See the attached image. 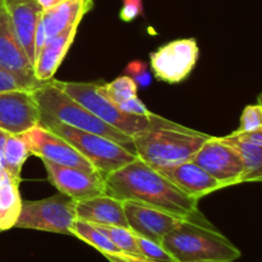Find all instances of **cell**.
<instances>
[{"instance_id": "6da1fadb", "label": "cell", "mask_w": 262, "mask_h": 262, "mask_svg": "<svg viewBox=\"0 0 262 262\" xmlns=\"http://www.w3.org/2000/svg\"><path fill=\"white\" fill-rule=\"evenodd\" d=\"M106 194L120 201H135L181 219L206 223L199 211L200 200L184 193L160 171L141 159L105 177Z\"/></svg>"}, {"instance_id": "7a4b0ae2", "label": "cell", "mask_w": 262, "mask_h": 262, "mask_svg": "<svg viewBox=\"0 0 262 262\" xmlns=\"http://www.w3.org/2000/svg\"><path fill=\"white\" fill-rule=\"evenodd\" d=\"M210 137L211 136L158 117L154 125L133 137V142L138 159L161 171L192 160Z\"/></svg>"}, {"instance_id": "3957f363", "label": "cell", "mask_w": 262, "mask_h": 262, "mask_svg": "<svg viewBox=\"0 0 262 262\" xmlns=\"http://www.w3.org/2000/svg\"><path fill=\"white\" fill-rule=\"evenodd\" d=\"M161 246L176 262H233L241 251L209 222L182 219Z\"/></svg>"}, {"instance_id": "277c9868", "label": "cell", "mask_w": 262, "mask_h": 262, "mask_svg": "<svg viewBox=\"0 0 262 262\" xmlns=\"http://www.w3.org/2000/svg\"><path fill=\"white\" fill-rule=\"evenodd\" d=\"M33 95L37 101L41 113L50 115L77 129L87 130L104 136L136 155L133 137L120 132L117 128L106 124L104 120L90 112L89 109L77 102L73 97L61 91L51 81L43 82L33 90Z\"/></svg>"}, {"instance_id": "5b68a950", "label": "cell", "mask_w": 262, "mask_h": 262, "mask_svg": "<svg viewBox=\"0 0 262 262\" xmlns=\"http://www.w3.org/2000/svg\"><path fill=\"white\" fill-rule=\"evenodd\" d=\"M38 125L63 137L104 177L138 159L137 155L104 136L77 129L45 113L40 112Z\"/></svg>"}, {"instance_id": "8992f818", "label": "cell", "mask_w": 262, "mask_h": 262, "mask_svg": "<svg viewBox=\"0 0 262 262\" xmlns=\"http://www.w3.org/2000/svg\"><path fill=\"white\" fill-rule=\"evenodd\" d=\"M50 81L61 91L73 97L77 102L94 113L96 117L104 120L106 124L117 128L130 137H135L136 135L154 125L159 117L154 113L147 115H135L122 112L102 94L100 82H63L59 79Z\"/></svg>"}, {"instance_id": "52a82bcc", "label": "cell", "mask_w": 262, "mask_h": 262, "mask_svg": "<svg viewBox=\"0 0 262 262\" xmlns=\"http://www.w3.org/2000/svg\"><path fill=\"white\" fill-rule=\"evenodd\" d=\"M76 220V201L58 193L40 201H23L15 228L72 235Z\"/></svg>"}, {"instance_id": "ba28073f", "label": "cell", "mask_w": 262, "mask_h": 262, "mask_svg": "<svg viewBox=\"0 0 262 262\" xmlns=\"http://www.w3.org/2000/svg\"><path fill=\"white\" fill-rule=\"evenodd\" d=\"M200 49L194 38H179L150 54L152 73L159 81L181 83L193 71Z\"/></svg>"}, {"instance_id": "9c48e42d", "label": "cell", "mask_w": 262, "mask_h": 262, "mask_svg": "<svg viewBox=\"0 0 262 262\" xmlns=\"http://www.w3.org/2000/svg\"><path fill=\"white\" fill-rule=\"evenodd\" d=\"M223 187L242 183L245 166L239 154L222 137H210L199 148L192 160Z\"/></svg>"}, {"instance_id": "30bf717a", "label": "cell", "mask_w": 262, "mask_h": 262, "mask_svg": "<svg viewBox=\"0 0 262 262\" xmlns=\"http://www.w3.org/2000/svg\"><path fill=\"white\" fill-rule=\"evenodd\" d=\"M42 161L49 182L60 193L67 194L74 201L106 194L105 177L100 171H87L79 168L59 165L48 160Z\"/></svg>"}, {"instance_id": "8fae6325", "label": "cell", "mask_w": 262, "mask_h": 262, "mask_svg": "<svg viewBox=\"0 0 262 262\" xmlns=\"http://www.w3.org/2000/svg\"><path fill=\"white\" fill-rule=\"evenodd\" d=\"M23 136L30 145L31 154L41 158V160H48L72 168H79L87 171L97 170L71 143L41 125L31 128L23 133Z\"/></svg>"}, {"instance_id": "7c38bea8", "label": "cell", "mask_w": 262, "mask_h": 262, "mask_svg": "<svg viewBox=\"0 0 262 262\" xmlns=\"http://www.w3.org/2000/svg\"><path fill=\"white\" fill-rule=\"evenodd\" d=\"M40 123V107L33 90L0 92V128L9 135H22Z\"/></svg>"}, {"instance_id": "4fadbf2b", "label": "cell", "mask_w": 262, "mask_h": 262, "mask_svg": "<svg viewBox=\"0 0 262 262\" xmlns=\"http://www.w3.org/2000/svg\"><path fill=\"white\" fill-rule=\"evenodd\" d=\"M129 229L136 235L161 245L164 237L177 227L181 217L135 201H123Z\"/></svg>"}, {"instance_id": "5bb4252c", "label": "cell", "mask_w": 262, "mask_h": 262, "mask_svg": "<svg viewBox=\"0 0 262 262\" xmlns=\"http://www.w3.org/2000/svg\"><path fill=\"white\" fill-rule=\"evenodd\" d=\"M4 8L9 14L18 40L35 67V35L42 14L40 4L37 0H4Z\"/></svg>"}, {"instance_id": "9a60e30c", "label": "cell", "mask_w": 262, "mask_h": 262, "mask_svg": "<svg viewBox=\"0 0 262 262\" xmlns=\"http://www.w3.org/2000/svg\"><path fill=\"white\" fill-rule=\"evenodd\" d=\"M160 173L184 193L196 200L224 188L222 183L191 160L164 169Z\"/></svg>"}, {"instance_id": "2e32d148", "label": "cell", "mask_w": 262, "mask_h": 262, "mask_svg": "<svg viewBox=\"0 0 262 262\" xmlns=\"http://www.w3.org/2000/svg\"><path fill=\"white\" fill-rule=\"evenodd\" d=\"M76 215L77 219L94 225L129 228L123 201L109 194L76 201Z\"/></svg>"}, {"instance_id": "e0dca14e", "label": "cell", "mask_w": 262, "mask_h": 262, "mask_svg": "<svg viewBox=\"0 0 262 262\" xmlns=\"http://www.w3.org/2000/svg\"><path fill=\"white\" fill-rule=\"evenodd\" d=\"M0 68L13 73L35 74V67L18 40L7 9H0Z\"/></svg>"}, {"instance_id": "ac0fdd59", "label": "cell", "mask_w": 262, "mask_h": 262, "mask_svg": "<svg viewBox=\"0 0 262 262\" xmlns=\"http://www.w3.org/2000/svg\"><path fill=\"white\" fill-rule=\"evenodd\" d=\"M78 26L76 25L73 27L68 28L64 32L58 33L53 37L48 38L38 55L37 60L35 64V77L40 82H49L53 79L54 74L60 67L61 61L66 58L69 48L73 43L74 37L78 31Z\"/></svg>"}, {"instance_id": "d6986e66", "label": "cell", "mask_w": 262, "mask_h": 262, "mask_svg": "<svg viewBox=\"0 0 262 262\" xmlns=\"http://www.w3.org/2000/svg\"><path fill=\"white\" fill-rule=\"evenodd\" d=\"M86 13H89V10L83 0H64L56 7L42 10L41 20L45 28L46 38L79 25Z\"/></svg>"}, {"instance_id": "ffe728a7", "label": "cell", "mask_w": 262, "mask_h": 262, "mask_svg": "<svg viewBox=\"0 0 262 262\" xmlns=\"http://www.w3.org/2000/svg\"><path fill=\"white\" fill-rule=\"evenodd\" d=\"M19 183L7 171L0 170V232L15 227L22 210Z\"/></svg>"}, {"instance_id": "44dd1931", "label": "cell", "mask_w": 262, "mask_h": 262, "mask_svg": "<svg viewBox=\"0 0 262 262\" xmlns=\"http://www.w3.org/2000/svg\"><path fill=\"white\" fill-rule=\"evenodd\" d=\"M222 138L232 147H234L242 159L243 166H245L242 183L262 182V146L238 140L230 136H225Z\"/></svg>"}, {"instance_id": "7402d4cb", "label": "cell", "mask_w": 262, "mask_h": 262, "mask_svg": "<svg viewBox=\"0 0 262 262\" xmlns=\"http://www.w3.org/2000/svg\"><path fill=\"white\" fill-rule=\"evenodd\" d=\"M31 154L30 145L22 135H8L4 147V171L15 182H20V170Z\"/></svg>"}, {"instance_id": "603a6c76", "label": "cell", "mask_w": 262, "mask_h": 262, "mask_svg": "<svg viewBox=\"0 0 262 262\" xmlns=\"http://www.w3.org/2000/svg\"><path fill=\"white\" fill-rule=\"evenodd\" d=\"M72 235L79 238L87 245L96 248L100 253H123L101 230L97 229L94 224L77 219L72 227Z\"/></svg>"}, {"instance_id": "cb8c5ba5", "label": "cell", "mask_w": 262, "mask_h": 262, "mask_svg": "<svg viewBox=\"0 0 262 262\" xmlns=\"http://www.w3.org/2000/svg\"><path fill=\"white\" fill-rule=\"evenodd\" d=\"M137 83L129 76H120L110 83H101L102 94L117 106L137 96Z\"/></svg>"}, {"instance_id": "d4e9b609", "label": "cell", "mask_w": 262, "mask_h": 262, "mask_svg": "<svg viewBox=\"0 0 262 262\" xmlns=\"http://www.w3.org/2000/svg\"><path fill=\"white\" fill-rule=\"evenodd\" d=\"M95 227L99 230H101L123 253L142 256L140 248H138L136 234L129 228L113 227V225H95Z\"/></svg>"}, {"instance_id": "484cf974", "label": "cell", "mask_w": 262, "mask_h": 262, "mask_svg": "<svg viewBox=\"0 0 262 262\" xmlns=\"http://www.w3.org/2000/svg\"><path fill=\"white\" fill-rule=\"evenodd\" d=\"M42 82L38 81L35 74L13 73L0 68V92L13 90H35Z\"/></svg>"}, {"instance_id": "4316f807", "label": "cell", "mask_w": 262, "mask_h": 262, "mask_svg": "<svg viewBox=\"0 0 262 262\" xmlns=\"http://www.w3.org/2000/svg\"><path fill=\"white\" fill-rule=\"evenodd\" d=\"M136 239H137L138 248L143 257L156 262H176L174 258L166 252L165 248L159 243L147 239V238L140 237V235H136Z\"/></svg>"}, {"instance_id": "83f0119b", "label": "cell", "mask_w": 262, "mask_h": 262, "mask_svg": "<svg viewBox=\"0 0 262 262\" xmlns=\"http://www.w3.org/2000/svg\"><path fill=\"white\" fill-rule=\"evenodd\" d=\"M262 127V106L257 105H248L245 107L241 115V123L237 130L233 133H247L253 132Z\"/></svg>"}, {"instance_id": "f1b7e54d", "label": "cell", "mask_w": 262, "mask_h": 262, "mask_svg": "<svg viewBox=\"0 0 262 262\" xmlns=\"http://www.w3.org/2000/svg\"><path fill=\"white\" fill-rule=\"evenodd\" d=\"M127 72L128 76L135 79L137 86L140 84L143 89L150 86L151 74L145 63H142V61H133V63H129L127 67Z\"/></svg>"}, {"instance_id": "f546056e", "label": "cell", "mask_w": 262, "mask_h": 262, "mask_svg": "<svg viewBox=\"0 0 262 262\" xmlns=\"http://www.w3.org/2000/svg\"><path fill=\"white\" fill-rule=\"evenodd\" d=\"M142 0H123V8L119 12V17L124 22H132L137 17L142 15Z\"/></svg>"}, {"instance_id": "4dcf8cb0", "label": "cell", "mask_w": 262, "mask_h": 262, "mask_svg": "<svg viewBox=\"0 0 262 262\" xmlns=\"http://www.w3.org/2000/svg\"><path fill=\"white\" fill-rule=\"evenodd\" d=\"M118 107H119L122 112L128 113V114H135V115H147L151 113L137 96L128 100V101L123 102V104H120Z\"/></svg>"}, {"instance_id": "1f68e13d", "label": "cell", "mask_w": 262, "mask_h": 262, "mask_svg": "<svg viewBox=\"0 0 262 262\" xmlns=\"http://www.w3.org/2000/svg\"><path fill=\"white\" fill-rule=\"evenodd\" d=\"M104 256L109 262H156L142 256L128 255V253H104Z\"/></svg>"}, {"instance_id": "d6a6232c", "label": "cell", "mask_w": 262, "mask_h": 262, "mask_svg": "<svg viewBox=\"0 0 262 262\" xmlns=\"http://www.w3.org/2000/svg\"><path fill=\"white\" fill-rule=\"evenodd\" d=\"M230 137L238 138V140L247 141V142L255 143V145L262 146V127L258 129L253 130V132L247 133H230Z\"/></svg>"}, {"instance_id": "836d02e7", "label": "cell", "mask_w": 262, "mask_h": 262, "mask_svg": "<svg viewBox=\"0 0 262 262\" xmlns=\"http://www.w3.org/2000/svg\"><path fill=\"white\" fill-rule=\"evenodd\" d=\"M46 33H45V28H43L42 20L38 22L37 30H36V35H35V55H36V60H37L38 55H40L41 50H42L43 45L46 42ZM36 64V63H35Z\"/></svg>"}, {"instance_id": "e575fe53", "label": "cell", "mask_w": 262, "mask_h": 262, "mask_svg": "<svg viewBox=\"0 0 262 262\" xmlns=\"http://www.w3.org/2000/svg\"><path fill=\"white\" fill-rule=\"evenodd\" d=\"M9 133L0 128V170H4V147Z\"/></svg>"}, {"instance_id": "d590c367", "label": "cell", "mask_w": 262, "mask_h": 262, "mask_svg": "<svg viewBox=\"0 0 262 262\" xmlns=\"http://www.w3.org/2000/svg\"><path fill=\"white\" fill-rule=\"evenodd\" d=\"M61 2H64V0H37V3L40 4L42 10H48L50 9V8L56 7V5L60 4Z\"/></svg>"}, {"instance_id": "8d00e7d4", "label": "cell", "mask_w": 262, "mask_h": 262, "mask_svg": "<svg viewBox=\"0 0 262 262\" xmlns=\"http://www.w3.org/2000/svg\"><path fill=\"white\" fill-rule=\"evenodd\" d=\"M84 2V5H86V8H87V10H91L92 9V7H94V0H83Z\"/></svg>"}, {"instance_id": "74e56055", "label": "cell", "mask_w": 262, "mask_h": 262, "mask_svg": "<svg viewBox=\"0 0 262 262\" xmlns=\"http://www.w3.org/2000/svg\"><path fill=\"white\" fill-rule=\"evenodd\" d=\"M257 100H258V104H260V105H261V106H262V94H260V95H258Z\"/></svg>"}, {"instance_id": "f35d334b", "label": "cell", "mask_w": 262, "mask_h": 262, "mask_svg": "<svg viewBox=\"0 0 262 262\" xmlns=\"http://www.w3.org/2000/svg\"><path fill=\"white\" fill-rule=\"evenodd\" d=\"M3 5H4V0H0V9L3 8Z\"/></svg>"}]
</instances>
